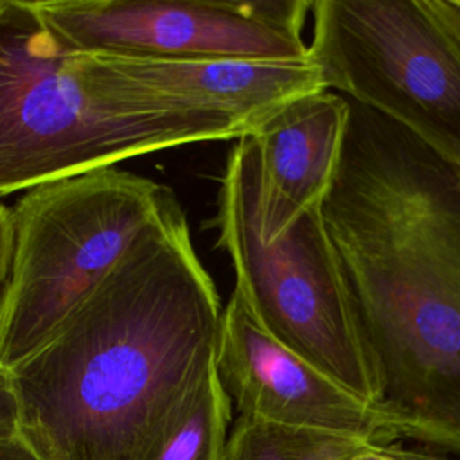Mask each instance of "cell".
Wrapping results in <instances>:
<instances>
[{"mask_svg":"<svg viewBox=\"0 0 460 460\" xmlns=\"http://www.w3.org/2000/svg\"><path fill=\"white\" fill-rule=\"evenodd\" d=\"M372 442L336 431L239 417L221 460H352Z\"/></svg>","mask_w":460,"mask_h":460,"instance_id":"12","label":"cell"},{"mask_svg":"<svg viewBox=\"0 0 460 460\" xmlns=\"http://www.w3.org/2000/svg\"><path fill=\"white\" fill-rule=\"evenodd\" d=\"M455 4H456V5H458V7H460V0H455Z\"/></svg>","mask_w":460,"mask_h":460,"instance_id":"19","label":"cell"},{"mask_svg":"<svg viewBox=\"0 0 460 460\" xmlns=\"http://www.w3.org/2000/svg\"><path fill=\"white\" fill-rule=\"evenodd\" d=\"M223 305L174 203L49 341L9 370L40 460H140L216 368Z\"/></svg>","mask_w":460,"mask_h":460,"instance_id":"2","label":"cell"},{"mask_svg":"<svg viewBox=\"0 0 460 460\" xmlns=\"http://www.w3.org/2000/svg\"><path fill=\"white\" fill-rule=\"evenodd\" d=\"M174 203L167 187L115 167L25 190L11 207L0 367L9 372L40 350Z\"/></svg>","mask_w":460,"mask_h":460,"instance_id":"4","label":"cell"},{"mask_svg":"<svg viewBox=\"0 0 460 460\" xmlns=\"http://www.w3.org/2000/svg\"><path fill=\"white\" fill-rule=\"evenodd\" d=\"M352 460H408V456H406V449L397 444L372 442Z\"/></svg>","mask_w":460,"mask_h":460,"instance_id":"16","label":"cell"},{"mask_svg":"<svg viewBox=\"0 0 460 460\" xmlns=\"http://www.w3.org/2000/svg\"><path fill=\"white\" fill-rule=\"evenodd\" d=\"M309 58L327 90L460 167V54L426 0L311 2Z\"/></svg>","mask_w":460,"mask_h":460,"instance_id":"6","label":"cell"},{"mask_svg":"<svg viewBox=\"0 0 460 460\" xmlns=\"http://www.w3.org/2000/svg\"><path fill=\"white\" fill-rule=\"evenodd\" d=\"M11 241H13V226H11V208L0 203V288L7 277L9 257H11Z\"/></svg>","mask_w":460,"mask_h":460,"instance_id":"15","label":"cell"},{"mask_svg":"<svg viewBox=\"0 0 460 460\" xmlns=\"http://www.w3.org/2000/svg\"><path fill=\"white\" fill-rule=\"evenodd\" d=\"M217 377L239 417L313 428L390 444L394 417L332 379L255 323L235 293L223 307Z\"/></svg>","mask_w":460,"mask_h":460,"instance_id":"8","label":"cell"},{"mask_svg":"<svg viewBox=\"0 0 460 460\" xmlns=\"http://www.w3.org/2000/svg\"><path fill=\"white\" fill-rule=\"evenodd\" d=\"M322 212L379 404L401 437L460 451L458 167L350 102L340 169Z\"/></svg>","mask_w":460,"mask_h":460,"instance_id":"1","label":"cell"},{"mask_svg":"<svg viewBox=\"0 0 460 460\" xmlns=\"http://www.w3.org/2000/svg\"><path fill=\"white\" fill-rule=\"evenodd\" d=\"M0 460H40L32 449L20 438H0Z\"/></svg>","mask_w":460,"mask_h":460,"instance_id":"17","label":"cell"},{"mask_svg":"<svg viewBox=\"0 0 460 460\" xmlns=\"http://www.w3.org/2000/svg\"><path fill=\"white\" fill-rule=\"evenodd\" d=\"M458 171H460V167H458Z\"/></svg>","mask_w":460,"mask_h":460,"instance_id":"20","label":"cell"},{"mask_svg":"<svg viewBox=\"0 0 460 460\" xmlns=\"http://www.w3.org/2000/svg\"><path fill=\"white\" fill-rule=\"evenodd\" d=\"M13 437H20L18 406L9 372L0 367V438Z\"/></svg>","mask_w":460,"mask_h":460,"instance_id":"13","label":"cell"},{"mask_svg":"<svg viewBox=\"0 0 460 460\" xmlns=\"http://www.w3.org/2000/svg\"><path fill=\"white\" fill-rule=\"evenodd\" d=\"M406 456H408V460H451V458H444V456H437V455H429V453H422V451H413V449H406Z\"/></svg>","mask_w":460,"mask_h":460,"instance_id":"18","label":"cell"},{"mask_svg":"<svg viewBox=\"0 0 460 460\" xmlns=\"http://www.w3.org/2000/svg\"><path fill=\"white\" fill-rule=\"evenodd\" d=\"M241 137L232 115L70 50L29 0H0V198L153 151Z\"/></svg>","mask_w":460,"mask_h":460,"instance_id":"3","label":"cell"},{"mask_svg":"<svg viewBox=\"0 0 460 460\" xmlns=\"http://www.w3.org/2000/svg\"><path fill=\"white\" fill-rule=\"evenodd\" d=\"M54 38L70 50L146 61L309 56L302 38L305 0H31Z\"/></svg>","mask_w":460,"mask_h":460,"instance_id":"7","label":"cell"},{"mask_svg":"<svg viewBox=\"0 0 460 460\" xmlns=\"http://www.w3.org/2000/svg\"><path fill=\"white\" fill-rule=\"evenodd\" d=\"M102 59L153 90L232 115L244 137L291 101L327 90L309 56L293 61Z\"/></svg>","mask_w":460,"mask_h":460,"instance_id":"10","label":"cell"},{"mask_svg":"<svg viewBox=\"0 0 460 460\" xmlns=\"http://www.w3.org/2000/svg\"><path fill=\"white\" fill-rule=\"evenodd\" d=\"M429 11L460 54V7L455 0H426Z\"/></svg>","mask_w":460,"mask_h":460,"instance_id":"14","label":"cell"},{"mask_svg":"<svg viewBox=\"0 0 460 460\" xmlns=\"http://www.w3.org/2000/svg\"><path fill=\"white\" fill-rule=\"evenodd\" d=\"M232 401L214 368L165 420L140 460H221Z\"/></svg>","mask_w":460,"mask_h":460,"instance_id":"11","label":"cell"},{"mask_svg":"<svg viewBox=\"0 0 460 460\" xmlns=\"http://www.w3.org/2000/svg\"><path fill=\"white\" fill-rule=\"evenodd\" d=\"M350 102L331 90L291 101L252 135L259 160L261 234L282 235L305 212L322 208L336 180Z\"/></svg>","mask_w":460,"mask_h":460,"instance_id":"9","label":"cell"},{"mask_svg":"<svg viewBox=\"0 0 460 460\" xmlns=\"http://www.w3.org/2000/svg\"><path fill=\"white\" fill-rule=\"evenodd\" d=\"M230 259L243 305L289 350L379 404L376 370L361 334L322 208L273 241L261 234L259 160L252 137L230 147L212 221Z\"/></svg>","mask_w":460,"mask_h":460,"instance_id":"5","label":"cell"}]
</instances>
